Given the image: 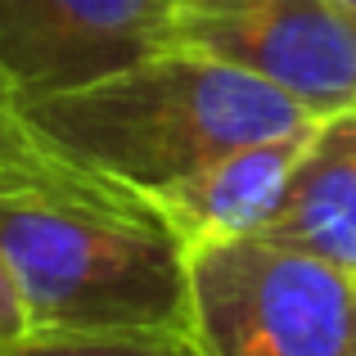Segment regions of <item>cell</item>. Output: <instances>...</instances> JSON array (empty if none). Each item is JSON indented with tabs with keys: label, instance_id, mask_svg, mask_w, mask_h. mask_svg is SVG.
Segmentation results:
<instances>
[{
	"label": "cell",
	"instance_id": "10",
	"mask_svg": "<svg viewBox=\"0 0 356 356\" xmlns=\"http://www.w3.org/2000/svg\"><path fill=\"white\" fill-rule=\"evenodd\" d=\"M23 136H18V127H14V113H5L0 108V158H18L23 154Z\"/></svg>",
	"mask_w": 356,
	"mask_h": 356
},
{
	"label": "cell",
	"instance_id": "11",
	"mask_svg": "<svg viewBox=\"0 0 356 356\" xmlns=\"http://www.w3.org/2000/svg\"><path fill=\"white\" fill-rule=\"evenodd\" d=\"M334 5H339V14L348 18V23L356 27V0H334Z\"/></svg>",
	"mask_w": 356,
	"mask_h": 356
},
{
	"label": "cell",
	"instance_id": "1",
	"mask_svg": "<svg viewBox=\"0 0 356 356\" xmlns=\"http://www.w3.org/2000/svg\"><path fill=\"white\" fill-rule=\"evenodd\" d=\"M0 266L27 330L190 339V252L140 194L23 149L0 176Z\"/></svg>",
	"mask_w": 356,
	"mask_h": 356
},
{
	"label": "cell",
	"instance_id": "3",
	"mask_svg": "<svg viewBox=\"0 0 356 356\" xmlns=\"http://www.w3.org/2000/svg\"><path fill=\"white\" fill-rule=\"evenodd\" d=\"M190 343L199 356H356V275L261 235L194 248Z\"/></svg>",
	"mask_w": 356,
	"mask_h": 356
},
{
	"label": "cell",
	"instance_id": "12",
	"mask_svg": "<svg viewBox=\"0 0 356 356\" xmlns=\"http://www.w3.org/2000/svg\"><path fill=\"white\" fill-rule=\"evenodd\" d=\"M0 176H5V158H0Z\"/></svg>",
	"mask_w": 356,
	"mask_h": 356
},
{
	"label": "cell",
	"instance_id": "5",
	"mask_svg": "<svg viewBox=\"0 0 356 356\" xmlns=\"http://www.w3.org/2000/svg\"><path fill=\"white\" fill-rule=\"evenodd\" d=\"M176 0H0V108L90 86L167 50Z\"/></svg>",
	"mask_w": 356,
	"mask_h": 356
},
{
	"label": "cell",
	"instance_id": "4",
	"mask_svg": "<svg viewBox=\"0 0 356 356\" xmlns=\"http://www.w3.org/2000/svg\"><path fill=\"white\" fill-rule=\"evenodd\" d=\"M167 45L252 72L316 118L356 113V27L334 0H176Z\"/></svg>",
	"mask_w": 356,
	"mask_h": 356
},
{
	"label": "cell",
	"instance_id": "6",
	"mask_svg": "<svg viewBox=\"0 0 356 356\" xmlns=\"http://www.w3.org/2000/svg\"><path fill=\"white\" fill-rule=\"evenodd\" d=\"M321 118L284 136H266L252 145L226 149L212 163L176 176L145 194V203L163 217V226L185 243V252L212 248L226 239L257 235L280 212L307 149L316 140Z\"/></svg>",
	"mask_w": 356,
	"mask_h": 356
},
{
	"label": "cell",
	"instance_id": "9",
	"mask_svg": "<svg viewBox=\"0 0 356 356\" xmlns=\"http://www.w3.org/2000/svg\"><path fill=\"white\" fill-rule=\"evenodd\" d=\"M27 321H23V307H18V293L14 284H9L5 266H0V343H9L14 334H23Z\"/></svg>",
	"mask_w": 356,
	"mask_h": 356
},
{
	"label": "cell",
	"instance_id": "7",
	"mask_svg": "<svg viewBox=\"0 0 356 356\" xmlns=\"http://www.w3.org/2000/svg\"><path fill=\"white\" fill-rule=\"evenodd\" d=\"M261 239L302 248L356 275V113H330Z\"/></svg>",
	"mask_w": 356,
	"mask_h": 356
},
{
	"label": "cell",
	"instance_id": "2",
	"mask_svg": "<svg viewBox=\"0 0 356 356\" xmlns=\"http://www.w3.org/2000/svg\"><path fill=\"white\" fill-rule=\"evenodd\" d=\"M316 122L293 95L221 59L167 45L90 86L14 108L23 145L81 176L140 194L217 154Z\"/></svg>",
	"mask_w": 356,
	"mask_h": 356
},
{
	"label": "cell",
	"instance_id": "8",
	"mask_svg": "<svg viewBox=\"0 0 356 356\" xmlns=\"http://www.w3.org/2000/svg\"><path fill=\"white\" fill-rule=\"evenodd\" d=\"M0 356H199L185 334L158 330H23Z\"/></svg>",
	"mask_w": 356,
	"mask_h": 356
}]
</instances>
